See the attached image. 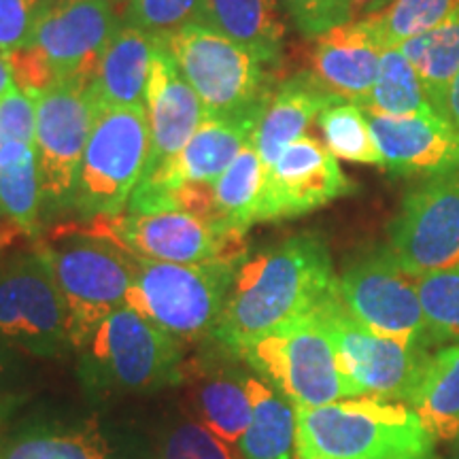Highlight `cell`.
<instances>
[{
	"label": "cell",
	"instance_id": "obj_1",
	"mask_svg": "<svg viewBox=\"0 0 459 459\" xmlns=\"http://www.w3.org/2000/svg\"><path fill=\"white\" fill-rule=\"evenodd\" d=\"M336 279L328 245L315 232L247 254L211 334L238 355L260 336L315 311L334 291Z\"/></svg>",
	"mask_w": 459,
	"mask_h": 459
},
{
	"label": "cell",
	"instance_id": "obj_2",
	"mask_svg": "<svg viewBox=\"0 0 459 459\" xmlns=\"http://www.w3.org/2000/svg\"><path fill=\"white\" fill-rule=\"evenodd\" d=\"M434 440L402 402L361 395L296 409L294 459H436Z\"/></svg>",
	"mask_w": 459,
	"mask_h": 459
},
{
	"label": "cell",
	"instance_id": "obj_3",
	"mask_svg": "<svg viewBox=\"0 0 459 459\" xmlns=\"http://www.w3.org/2000/svg\"><path fill=\"white\" fill-rule=\"evenodd\" d=\"M34 251L56 281L66 307L71 344L79 349L107 315L126 304L136 277V255L88 226L56 228Z\"/></svg>",
	"mask_w": 459,
	"mask_h": 459
},
{
	"label": "cell",
	"instance_id": "obj_4",
	"mask_svg": "<svg viewBox=\"0 0 459 459\" xmlns=\"http://www.w3.org/2000/svg\"><path fill=\"white\" fill-rule=\"evenodd\" d=\"M238 358L296 409L361 398L338 366L334 342L321 324L317 308L247 344Z\"/></svg>",
	"mask_w": 459,
	"mask_h": 459
},
{
	"label": "cell",
	"instance_id": "obj_5",
	"mask_svg": "<svg viewBox=\"0 0 459 459\" xmlns=\"http://www.w3.org/2000/svg\"><path fill=\"white\" fill-rule=\"evenodd\" d=\"M79 351V375L91 392H147L177 381L181 347L128 307L100 321Z\"/></svg>",
	"mask_w": 459,
	"mask_h": 459
},
{
	"label": "cell",
	"instance_id": "obj_6",
	"mask_svg": "<svg viewBox=\"0 0 459 459\" xmlns=\"http://www.w3.org/2000/svg\"><path fill=\"white\" fill-rule=\"evenodd\" d=\"M240 262L175 264L136 257V277L124 307L177 341L209 334L223 311Z\"/></svg>",
	"mask_w": 459,
	"mask_h": 459
},
{
	"label": "cell",
	"instance_id": "obj_7",
	"mask_svg": "<svg viewBox=\"0 0 459 459\" xmlns=\"http://www.w3.org/2000/svg\"><path fill=\"white\" fill-rule=\"evenodd\" d=\"M160 45L203 100L206 117H237L266 107L273 91L268 65L243 45L204 24L181 28Z\"/></svg>",
	"mask_w": 459,
	"mask_h": 459
},
{
	"label": "cell",
	"instance_id": "obj_8",
	"mask_svg": "<svg viewBox=\"0 0 459 459\" xmlns=\"http://www.w3.org/2000/svg\"><path fill=\"white\" fill-rule=\"evenodd\" d=\"M147 158L145 107L96 108L74 181V209L85 217L122 213L145 172Z\"/></svg>",
	"mask_w": 459,
	"mask_h": 459
},
{
	"label": "cell",
	"instance_id": "obj_9",
	"mask_svg": "<svg viewBox=\"0 0 459 459\" xmlns=\"http://www.w3.org/2000/svg\"><path fill=\"white\" fill-rule=\"evenodd\" d=\"M317 313L334 342L342 375L359 395L411 406L428 361L426 349L375 334L361 325L342 304L338 285L319 304Z\"/></svg>",
	"mask_w": 459,
	"mask_h": 459
},
{
	"label": "cell",
	"instance_id": "obj_10",
	"mask_svg": "<svg viewBox=\"0 0 459 459\" xmlns=\"http://www.w3.org/2000/svg\"><path fill=\"white\" fill-rule=\"evenodd\" d=\"M34 153L41 206L49 213L73 206L74 181L88 145L96 105L90 82L68 79L39 94Z\"/></svg>",
	"mask_w": 459,
	"mask_h": 459
},
{
	"label": "cell",
	"instance_id": "obj_11",
	"mask_svg": "<svg viewBox=\"0 0 459 459\" xmlns=\"http://www.w3.org/2000/svg\"><path fill=\"white\" fill-rule=\"evenodd\" d=\"M88 228L136 257L175 264L240 262L249 254L245 234L223 232L183 211L91 217Z\"/></svg>",
	"mask_w": 459,
	"mask_h": 459
},
{
	"label": "cell",
	"instance_id": "obj_12",
	"mask_svg": "<svg viewBox=\"0 0 459 459\" xmlns=\"http://www.w3.org/2000/svg\"><path fill=\"white\" fill-rule=\"evenodd\" d=\"M336 285L347 311L375 334L419 347L429 342L415 277L395 262L387 247L355 255Z\"/></svg>",
	"mask_w": 459,
	"mask_h": 459
},
{
	"label": "cell",
	"instance_id": "obj_13",
	"mask_svg": "<svg viewBox=\"0 0 459 459\" xmlns=\"http://www.w3.org/2000/svg\"><path fill=\"white\" fill-rule=\"evenodd\" d=\"M387 249L411 277L459 266V169L406 194L389 223Z\"/></svg>",
	"mask_w": 459,
	"mask_h": 459
},
{
	"label": "cell",
	"instance_id": "obj_14",
	"mask_svg": "<svg viewBox=\"0 0 459 459\" xmlns=\"http://www.w3.org/2000/svg\"><path fill=\"white\" fill-rule=\"evenodd\" d=\"M0 341L43 358L73 347L65 300L37 251L0 266Z\"/></svg>",
	"mask_w": 459,
	"mask_h": 459
},
{
	"label": "cell",
	"instance_id": "obj_15",
	"mask_svg": "<svg viewBox=\"0 0 459 459\" xmlns=\"http://www.w3.org/2000/svg\"><path fill=\"white\" fill-rule=\"evenodd\" d=\"M262 111L264 107L237 117H206L175 158L143 177L128 200V213H160L177 187L186 183H215L255 139Z\"/></svg>",
	"mask_w": 459,
	"mask_h": 459
},
{
	"label": "cell",
	"instance_id": "obj_16",
	"mask_svg": "<svg viewBox=\"0 0 459 459\" xmlns=\"http://www.w3.org/2000/svg\"><path fill=\"white\" fill-rule=\"evenodd\" d=\"M353 192L355 183L334 153L313 136H302L264 170L255 223L294 220Z\"/></svg>",
	"mask_w": 459,
	"mask_h": 459
},
{
	"label": "cell",
	"instance_id": "obj_17",
	"mask_svg": "<svg viewBox=\"0 0 459 459\" xmlns=\"http://www.w3.org/2000/svg\"><path fill=\"white\" fill-rule=\"evenodd\" d=\"M119 26L122 22L107 0H57L37 15L32 43L48 56L57 82H91Z\"/></svg>",
	"mask_w": 459,
	"mask_h": 459
},
{
	"label": "cell",
	"instance_id": "obj_18",
	"mask_svg": "<svg viewBox=\"0 0 459 459\" xmlns=\"http://www.w3.org/2000/svg\"><path fill=\"white\" fill-rule=\"evenodd\" d=\"M392 175H440L459 169V132L436 111L411 115L366 113Z\"/></svg>",
	"mask_w": 459,
	"mask_h": 459
},
{
	"label": "cell",
	"instance_id": "obj_19",
	"mask_svg": "<svg viewBox=\"0 0 459 459\" xmlns=\"http://www.w3.org/2000/svg\"><path fill=\"white\" fill-rule=\"evenodd\" d=\"M145 111L149 124V158L143 177L152 175L175 158L206 119L203 100L160 43L149 74Z\"/></svg>",
	"mask_w": 459,
	"mask_h": 459
},
{
	"label": "cell",
	"instance_id": "obj_20",
	"mask_svg": "<svg viewBox=\"0 0 459 459\" xmlns=\"http://www.w3.org/2000/svg\"><path fill=\"white\" fill-rule=\"evenodd\" d=\"M385 45L368 17L336 26L315 39L313 74L344 102L364 107L378 77Z\"/></svg>",
	"mask_w": 459,
	"mask_h": 459
},
{
	"label": "cell",
	"instance_id": "obj_21",
	"mask_svg": "<svg viewBox=\"0 0 459 459\" xmlns=\"http://www.w3.org/2000/svg\"><path fill=\"white\" fill-rule=\"evenodd\" d=\"M344 102L313 73H300L273 88L255 132V147L264 170L277 162L291 143L302 139L315 117Z\"/></svg>",
	"mask_w": 459,
	"mask_h": 459
},
{
	"label": "cell",
	"instance_id": "obj_22",
	"mask_svg": "<svg viewBox=\"0 0 459 459\" xmlns=\"http://www.w3.org/2000/svg\"><path fill=\"white\" fill-rule=\"evenodd\" d=\"M158 43L160 39L122 22L102 51L90 82V94L96 108L145 107Z\"/></svg>",
	"mask_w": 459,
	"mask_h": 459
},
{
	"label": "cell",
	"instance_id": "obj_23",
	"mask_svg": "<svg viewBox=\"0 0 459 459\" xmlns=\"http://www.w3.org/2000/svg\"><path fill=\"white\" fill-rule=\"evenodd\" d=\"M198 24L243 45L266 65L283 49L285 24L277 0H203Z\"/></svg>",
	"mask_w": 459,
	"mask_h": 459
},
{
	"label": "cell",
	"instance_id": "obj_24",
	"mask_svg": "<svg viewBox=\"0 0 459 459\" xmlns=\"http://www.w3.org/2000/svg\"><path fill=\"white\" fill-rule=\"evenodd\" d=\"M251 423L240 438L243 459H294L296 406L257 377H245Z\"/></svg>",
	"mask_w": 459,
	"mask_h": 459
},
{
	"label": "cell",
	"instance_id": "obj_25",
	"mask_svg": "<svg viewBox=\"0 0 459 459\" xmlns=\"http://www.w3.org/2000/svg\"><path fill=\"white\" fill-rule=\"evenodd\" d=\"M411 409L436 440L459 443V344L428 355Z\"/></svg>",
	"mask_w": 459,
	"mask_h": 459
},
{
	"label": "cell",
	"instance_id": "obj_26",
	"mask_svg": "<svg viewBox=\"0 0 459 459\" xmlns=\"http://www.w3.org/2000/svg\"><path fill=\"white\" fill-rule=\"evenodd\" d=\"M41 187L34 143L0 141V215L30 238H41Z\"/></svg>",
	"mask_w": 459,
	"mask_h": 459
},
{
	"label": "cell",
	"instance_id": "obj_27",
	"mask_svg": "<svg viewBox=\"0 0 459 459\" xmlns=\"http://www.w3.org/2000/svg\"><path fill=\"white\" fill-rule=\"evenodd\" d=\"M398 49L415 66L429 105L443 117L451 82L459 73V7L443 24L400 43Z\"/></svg>",
	"mask_w": 459,
	"mask_h": 459
},
{
	"label": "cell",
	"instance_id": "obj_28",
	"mask_svg": "<svg viewBox=\"0 0 459 459\" xmlns=\"http://www.w3.org/2000/svg\"><path fill=\"white\" fill-rule=\"evenodd\" d=\"M262 183L264 164L254 139L213 183L217 217L226 232H249V228L255 223Z\"/></svg>",
	"mask_w": 459,
	"mask_h": 459
},
{
	"label": "cell",
	"instance_id": "obj_29",
	"mask_svg": "<svg viewBox=\"0 0 459 459\" xmlns=\"http://www.w3.org/2000/svg\"><path fill=\"white\" fill-rule=\"evenodd\" d=\"M361 108L366 113L383 115L434 111L415 66L398 48H387L383 51L377 83Z\"/></svg>",
	"mask_w": 459,
	"mask_h": 459
},
{
	"label": "cell",
	"instance_id": "obj_30",
	"mask_svg": "<svg viewBox=\"0 0 459 459\" xmlns=\"http://www.w3.org/2000/svg\"><path fill=\"white\" fill-rule=\"evenodd\" d=\"M200 419L211 432L238 446L251 423V398L245 377L217 375L204 383L198 392Z\"/></svg>",
	"mask_w": 459,
	"mask_h": 459
},
{
	"label": "cell",
	"instance_id": "obj_31",
	"mask_svg": "<svg viewBox=\"0 0 459 459\" xmlns=\"http://www.w3.org/2000/svg\"><path fill=\"white\" fill-rule=\"evenodd\" d=\"M0 459H113L108 440L99 428L66 432H24L0 449Z\"/></svg>",
	"mask_w": 459,
	"mask_h": 459
},
{
	"label": "cell",
	"instance_id": "obj_32",
	"mask_svg": "<svg viewBox=\"0 0 459 459\" xmlns=\"http://www.w3.org/2000/svg\"><path fill=\"white\" fill-rule=\"evenodd\" d=\"M319 128L324 132L325 147L336 158L358 164L383 166L368 115L353 102H338L319 115Z\"/></svg>",
	"mask_w": 459,
	"mask_h": 459
},
{
	"label": "cell",
	"instance_id": "obj_33",
	"mask_svg": "<svg viewBox=\"0 0 459 459\" xmlns=\"http://www.w3.org/2000/svg\"><path fill=\"white\" fill-rule=\"evenodd\" d=\"M457 7L459 0H392L368 20L387 49L443 24Z\"/></svg>",
	"mask_w": 459,
	"mask_h": 459
},
{
	"label": "cell",
	"instance_id": "obj_34",
	"mask_svg": "<svg viewBox=\"0 0 459 459\" xmlns=\"http://www.w3.org/2000/svg\"><path fill=\"white\" fill-rule=\"evenodd\" d=\"M415 285L429 342L459 338V266L421 274Z\"/></svg>",
	"mask_w": 459,
	"mask_h": 459
},
{
	"label": "cell",
	"instance_id": "obj_35",
	"mask_svg": "<svg viewBox=\"0 0 459 459\" xmlns=\"http://www.w3.org/2000/svg\"><path fill=\"white\" fill-rule=\"evenodd\" d=\"M291 20L304 37L317 39L332 28L355 22L358 15H372L387 7L385 0H283Z\"/></svg>",
	"mask_w": 459,
	"mask_h": 459
},
{
	"label": "cell",
	"instance_id": "obj_36",
	"mask_svg": "<svg viewBox=\"0 0 459 459\" xmlns=\"http://www.w3.org/2000/svg\"><path fill=\"white\" fill-rule=\"evenodd\" d=\"M203 0H132L126 7V24L141 28L156 39H166L189 24H198Z\"/></svg>",
	"mask_w": 459,
	"mask_h": 459
},
{
	"label": "cell",
	"instance_id": "obj_37",
	"mask_svg": "<svg viewBox=\"0 0 459 459\" xmlns=\"http://www.w3.org/2000/svg\"><path fill=\"white\" fill-rule=\"evenodd\" d=\"M160 459H240V455L204 423H181L164 440Z\"/></svg>",
	"mask_w": 459,
	"mask_h": 459
},
{
	"label": "cell",
	"instance_id": "obj_38",
	"mask_svg": "<svg viewBox=\"0 0 459 459\" xmlns=\"http://www.w3.org/2000/svg\"><path fill=\"white\" fill-rule=\"evenodd\" d=\"M11 73H13V82L24 94L37 99L51 85H56V71L48 60V56L34 43H28L24 48H17L7 54Z\"/></svg>",
	"mask_w": 459,
	"mask_h": 459
},
{
	"label": "cell",
	"instance_id": "obj_39",
	"mask_svg": "<svg viewBox=\"0 0 459 459\" xmlns=\"http://www.w3.org/2000/svg\"><path fill=\"white\" fill-rule=\"evenodd\" d=\"M34 130H37V102L15 85L0 99V141L34 143Z\"/></svg>",
	"mask_w": 459,
	"mask_h": 459
},
{
	"label": "cell",
	"instance_id": "obj_40",
	"mask_svg": "<svg viewBox=\"0 0 459 459\" xmlns=\"http://www.w3.org/2000/svg\"><path fill=\"white\" fill-rule=\"evenodd\" d=\"M37 11L28 0H0V51L9 54L32 43Z\"/></svg>",
	"mask_w": 459,
	"mask_h": 459
},
{
	"label": "cell",
	"instance_id": "obj_41",
	"mask_svg": "<svg viewBox=\"0 0 459 459\" xmlns=\"http://www.w3.org/2000/svg\"><path fill=\"white\" fill-rule=\"evenodd\" d=\"M443 117L449 119V122L453 124V128L459 132V73L451 82L449 94H446V100H445Z\"/></svg>",
	"mask_w": 459,
	"mask_h": 459
},
{
	"label": "cell",
	"instance_id": "obj_42",
	"mask_svg": "<svg viewBox=\"0 0 459 459\" xmlns=\"http://www.w3.org/2000/svg\"><path fill=\"white\" fill-rule=\"evenodd\" d=\"M13 88H15V82H13V73H11L7 54H4V51H0V99H3V96Z\"/></svg>",
	"mask_w": 459,
	"mask_h": 459
},
{
	"label": "cell",
	"instance_id": "obj_43",
	"mask_svg": "<svg viewBox=\"0 0 459 459\" xmlns=\"http://www.w3.org/2000/svg\"><path fill=\"white\" fill-rule=\"evenodd\" d=\"M28 3L32 4L34 11H37V15H39V13H41V11L51 7V4H54V3H57V0H28Z\"/></svg>",
	"mask_w": 459,
	"mask_h": 459
},
{
	"label": "cell",
	"instance_id": "obj_44",
	"mask_svg": "<svg viewBox=\"0 0 459 459\" xmlns=\"http://www.w3.org/2000/svg\"><path fill=\"white\" fill-rule=\"evenodd\" d=\"M451 459H459V445H457V451L453 453V457H451Z\"/></svg>",
	"mask_w": 459,
	"mask_h": 459
},
{
	"label": "cell",
	"instance_id": "obj_45",
	"mask_svg": "<svg viewBox=\"0 0 459 459\" xmlns=\"http://www.w3.org/2000/svg\"><path fill=\"white\" fill-rule=\"evenodd\" d=\"M0 245H3V237H0Z\"/></svg>",
	"mask_w": 459,
	"mask_h": 459
},
{
	"label": "cell",
	"instance_id": "obj_46",
	"mask_svg": "<svg viewBox=\"0 0 459 459\" xmlns=\"http://www.w3.org/2000/svg\"><path fill=\"white\" fill-rule=\"evenodd\" d=\"M385 3H387V4H389V3H392V0H385Z\"/></svg>",
	"mask_w": 459,
	"mask_h": 459
},
{
	"label": "cell",
	"instance_id": "obj_47",
	"mask_svg": "<svg viewBox=\"0 0 459 459\" xmlns=\"http://www.w3.org/2000/svg\"><path fill=\"white\" fill-rule=\"evenodd\" d=\"M107 3H113V0H107Z\"/></svg>",
	"mask_w": 459,
	"mask_h": 459
}]
</instances>
